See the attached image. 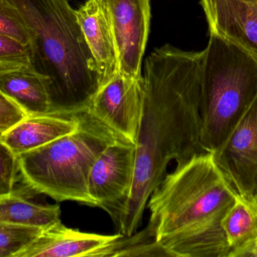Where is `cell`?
<instances>
[{
	"label": "cell",
	"mask_w": 257,
	"mask_h": 257,
	"mask_svg": "<svg viewBox=\"0 0 257 257\" xmlns=\"http://www.w3.org/2000/svg\"><path fill=\"white\" fill-rule=\"evenodd\" d=\"M203 51L166 44L145 62L144 102L136 143L134 181L119 233L131 236L142 223L153 192L172 161L209 152L200 140V73Z\"/></svg>",
	"instance_id": "cell-1"
},
{
	"label": "cell",
	"mask_w": 257,
	"mask_h": 257,
	"mask_svg": "<svg viewBox=\"0 0 257 257\" xmlns=\"http://www.w3.org/2000/svg\"><path fill=\"white\" fill-rule=\"evenodd\" d=\"M238 196L211 152L177 164L147 205L149 223L142 232L154 256L229 257L222 222Z\"/></svg>",
	"instance_id": "cell-2"
},
{
	"label": "cell",
	"mask_w": 257,
	"mask_h": 257,
	"mask_svg": "<svg viewBox=\"0 0 257 257\" xmlns=\"http://www.w3.org/2000/svg\"><path fill=\"white\" fill-rule=\"evenodd\" d=\"M28 33L31 70L45 81L49 113L85 110L99 86L97 65L69 0H9Z\"/></svg>",
	"instance_id": "cell-3"
},
{
	"label": "cell",
	"mask_w": 257,
	"mask_h": 257,
	"mask_svg": "<svg viewBox=\"0 0 257 257\" xmlns=\"http://www.w3.org/2000/svg\"><path fill=\"white\" fill-rule=\"evenodd\" d=\"M79 116L76 131L18 155L19 178L34 194L95 207L88 191L90 168L102 150L120 137L87 110Z\"/></svg>",
	"instance_id": "cell-4"
},
{
	"label": "cell",
	"mask_w": 257,
	"mask_h": 257,
	"mask_svg": "<svg viewBox=\"0 0 257 257\" xmlns=\"http://www.w3.org/2000/svg\"><path fill=\"white\" fill-rule=\"evenodd\" d=\"M257 96V57L210 33L200 73V140L214 153Z\"/></svg>",
	"instance_id": "cell-5"
},
{
	"label": "cell",
	"mask_w": 257,
	"mask_h": 257,
	"mask_svg": "<svg viewBox=\"0 0 257 257\" xmlns=\"http://www.w3.org/2000/svg\"><path fill=\"white\" fill-rule=\"evenodd\" d=\"M135 167L136 145L119 138L102 150L89 174V194L95 207L106 211L117 229L131 195Z\"/></svg>",
	"instance_id": "cell-6"
},
{
	"label": "cell",
	"mask_w": 257,
	"mask_h": 257,
	"mask_svg": "<svg viewBox=\"0 0 257 257\" xmlns=\"http://www.w3.org/2000/svg\"><path fill=\"white\" fill-rule=\"evenodd\" d=\"M143 102V78H128L118 72L99 86L86 110L116 135L136 145Z\"/></svg>",
	"instance_id": "cell-7"
},
{
	"label": "cell",
	"mask_w": 257,
	"mask_h": 257,
	"mask_svg": "<svg viewBox=\"0 0 257 257\" xmlns=\"http://www.w3.org/2000/svg\"><path fill=\"white\" fill-rule=\"evenodd\" d=\"M213 155L236 194L253 202L257 183V96Z\"/></svg>",
	"instance_id": "cell-8"
},
{
	"label": "cell",
	"mask_w": 257,
	"mask_h": 257,
	"mask_svg": "<svg viewBox=\"0 0 257 257\" xmlns=\"http://www.w3.org/2000/svg\"><path fill=\"white\" fill-rule=\"evenodd\" d=\"M112 29L119 72L142 78V63L149 33L151 0H102Z\"/></svg>",
	"instance_id": "cell-9"
},
{
	"label": "cell",
	"mask_w": 257,
	"mask_h": 257,
	"mask_svg": "<svg viewBox=\"0 0 257 257\" xmlns=\"http://www.w3.org/2000/svg\"><path fill=\"white\" fill-rule=\"evenodd\" d=\"M126 236L81 232L60 223L43 229L37 238L15 257L121 256Z\"/></svg>",
	"instance_id": "cell-10"
},
{
	"label": "cell",
	"mask_w": 257,
	"mask_h": 257,
	"mask_svg": "<svg viewBox=\"0 0 257 257\" xmlns=\"http://www.w3.org/2000/svg\"><path fill=\"white\" fill-rule=\"evenodd\" d=\"M209 33L257 57V0H200Z\"/></svg>",
	"instance_id": "cell-11"
},
{
	"label": "cell",
	"mask_w": 257,
	"mask_h": 257,
	"mask_svg": "<svg viewBox=\"0 0 257 257\" xmlns=\"http://www.w3.org/2000/svg\"><path fill=\"white\" fill-rule=\"evenodd\" d=\"M76 13L97 65L99 86L102 85L119 72L115 42L106 10L102 0H87Z\"/></svg>",
	"instance_id": "cell-12"
},
{
	"label": "cell",
	"mask_w": 257,
	"mask_h": 257,
	"mask_svg": "<svg viewBox=\"0 0 257 257\" xmlns=\"http://www.w3.org/2000/svg\"><path fill=\"white\" fill-rule=\"evenodd\" d=\"M80 112L69 115L27 116L3 133L0 140L18 156L76 131Z\"/></svg>",
	"instance_id": "cell-13"
},
{
	"label": "cell",
	"mask_w": 257,
	"mask_h": 257,
	"mask_svg": "<svg viewBox=\"0 0 257 257\" xmlns=\"http://www.w3.org/2000/svg\"><path fill=\"white\" fill-rule=\"evenodd\" d=\"M0 95L21 109L27 116L46 114L51 101L43 78L27 69H0Z\"/></svg>",
	"instance_id": "cell-14"
},
{
	"label": "cell",
	"mask_w": 257,
	"mask_h": 257,
	"mask_svg": "<svg viewBox=\"0 0 257 257\" xmlns=\"http://www.w3.org/2000/svg\"><path fill=\"white\" fill-rule=\"evenodd\" d=\"M27 187L0 196V223L25 225L47 229L61 222L59 205H43L33 202Z\"/></svg>",
	"instance_id": "cell-15"
},
{
	"label": "cell",
	"mask_w": 257,
	"mask_h": 257,
	"mask_svg": "<svg viewBox=\"0 0 257 257\" xmlns=\"http://www.w3.org/2000/svg\"><path fill=\"white\" fill-rule=\"evenodd\" d=\"M229 257H242L257 240V205L238 196L223 218Z\"/></svg>",
	"instance_id": "cell-16"
},
{
	"label": "cell",
	"mask_w": 257,
	"mask_h": 257,
	"mask_svg": "<svg viewBox=\"0 0 257 257\" xmlns=\"http://www.w3.org/2000/svg\"><path fill=\"white\" fill-rule=\"evenodd\" d=\"M43 229L25 225L0 223V249L15 257L27 248Z\"/></svg>",
	"instance_id": "cell-17"
},
{
	"label": "cell",
	"mask_w": 257,
	"mask_h": 257,
	"mask_svg": "<svg viewBox=\"0 0 257 257\" xmlns=\"http://www.w3.org/2000/svg\"><path fill=\"white\" fill-rule=\"evenodd\" d=\"M13 69L31 70L30 47L0 36V69Z\"/></svg>",
	"instance_id": "cell-18"
},
{
	"label": "cell",
	"mask_w": 257,
	"mask_h": 257,
	"mask_svg": "<svg viewBox=\"0 0 257 257\" xmlns=\"http://www.w3.org/2000/svg\"><path fill=\"white\" fill-rule=\"evenodd\" d=\"M0 36L29 45L30 38L24 21L9 0H0Z\"/></svg>",
	"instance_id": "cell-19"
},
{
	"label": "cell",
	"mask_w": 257,
	"mask_h": 257,
	"mask_svg": "<svg viewBox=\"0 0 257 257\" xmlns=\"http://www.w3.org/2000/svg\"><path fill=\"white\" fill-rule=\"evenodd\" d=\"M18 178V156L0 140V196L13 193Z\"/></svg>",
	"instance_id": "cell-20"
},
{
	"label": "cell",
	"mask_w": 257,
	"mask_h": 257,
	"mask_svg": "<svg viewBox=\"0 0 257 257\" xmlns=\"http://www.w3.org/2000/svg\"><path fill=\"white\" fill-rule=\"evenodd\" d=\"M27 114L16 104L0 95V131L6 132L22 120Z\"/></svg>",
	"instance_id": "cell-21"
},
{
	"label": "cell",
	"mask_w": 257,
	"mask_h": 257,
	"mask_svg": "<svg viewBox=\"0 0 257 257\" xmlns=\"http://www.w3.org/2000/svg\"><path fill=\"white\" fill-rule=\"evenodd\" d=\"M242 257H257V240L254 245L245 252Z\"/></svg>",
	"instance_id": "cell-22"
},
{
	"label": "cell",
	"mask_w": 257,
	"mask_h": 257,
	"mask_svg": "<svg viewBox=\"0 0 257 257\" xmlns=\"http://www.w3.org/2000/svg\"><path fill=\"white\" fill-rule=\"evenodd\" d=\"M0 257H11V254L9 252L6 251L3 249H0Z\"/></svg>",
	"instance_id": "cell-23"
},
{
	"label": "cell",
	"mask_w": 257,
	"mask_h": 257,
	"mask_svg": "<svg viewBox=\"0 0 257 257\" xmlns=\"http://www.w3.org/2000/svg\"><path fill=\"white\" fill-rule=\"evenodd\" d=\"M253 202H254L257 205V183L256 188H255L254 193H253Z\"/></svg>",
	"instance_id": "cell-24"
},
{
	"label": "cell",
	"mask_w": 257,
	"mask_h": 257,
	"mask_svg": "<svg viewBox=\"0 0 257 257\" xmlns=\"http://www.w3.org/2000/svg\"><path fill=\"white\" fill-rule=\"evenodd\" d=\"M3 132H1V131H0V139H1V137H2V135H3Z\"/></svg>",
	"instance_id": "cell-25"
},
{
	"label": "cell",
	"mask_w": 257,
	"mask_h": 257,
	"mask_svg": "<svg viewBox=\"0 0 257 257\" xmlns=\"http://www.w3.org/2000/svg\"></svg>",
	"instance_id": "cell-26"
}]
</instances>
